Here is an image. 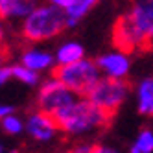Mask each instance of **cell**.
<instances>
[{"label": "cell", "mask_w": 153, "mask_h": 153, "mask_svg": "<svg viewBox=\"0 0 153 153\" xmlns=\"http://www.w3.org/2000/svg\"><path fill=\"white\" fill-rule=\"evenodd\" d=\"M0 153H4V148H2V144H0Z\"/></svg>", "instance_id": "25"}, {"label": "cell", "mask_w": 153, "mask_h": 153, "mask_svg": "<svg viewBox=\"0 0 153 153\" xmlns=\"http://www.w3.org/2000/svg\"><path fill=\"white\" fill-rule=\"evenodd\" d=\"M76 96L78 94H74L65 83H61L57 78H52V79H46L39 87L37 107H39V111H45L53 116L61 109L76 102Z\"/></svg>", "instance_id": "6"}, {"label": "cell", "mask_w": 153, "mask_h": 153, "mask_svg": "<svg viewBox=\"0 0 153 153\" xmlns=\"http://www.w3.org/2000/svg\"><path fill=\"white\" fill-rule=\"evenodd\" d=\"M98 2H100V0H74L72 6L68 9H65V11H67V28L76 26L83 17H87V13H89Z\"/></svg>", "instance_id": "13"}, {"label": "cell", "mask_w": 153, "mask_h": 153, "mask_svg": "<svg viewBox=\"0 0 153 153\" xmlns=\"http://www.w3.org/2000/svg\"><path fill=\"white\" fill-rule=\"evenodd\" d=\"M9 79H13V74H11V67H6V65H0V85L7 83Z\"/></svg>", "instance_id": "17"}, {"label": "cell", "mask_w": 153, "mask_h": 153, "mask_svg": "<svg viewBox=\"0 0 153 153\" xmlns=\"http://www.w3.org/2000/svg\"><path fill=\"white\" fill-rule=\"evenodd\" d=\"M94 148V144H78V146H74L70 153H91Z\"/></svg>", "instance_id": "19"}, {"label": "cell", "mask_w": 153, "mask_h": 153, "mask_svg": "<svg viewBox=\"0 0 153 153\" xmlns=\"http://www.w3.org/2000/svg\"><path fill=\"white\" fill-rule=\"evenodd\" d=\"M83 57H85V50L79 42H76V41L65 42L56 52V63L57 65H70V63H76Z\"/></svg>", "instance_id": "12"}, {"label": "cell", "mask_w": 153, "mask_h": 153, "mask_svg": "<svg viewBox=\"0 0 153 153\" xmlns=\"http://www.w3.org/2000/svg\"><path fill=\"white\" fill-rule=\"evenodd\" d=\"M11 113H13L11 105H0V120H2L4 116H7V114H11Z\"/></svg>", "instance_id": "21"}, {"label": "cell", "mask_w": 153, "mask_h": 153, "mask_svg": "<svg viewBox=\"0 0 153 153\" xmlns=\"http://www.w3.org/2000/svg\"><path fill=\"white\" fill-rule=\"evenodd\" d=\"M118 52L133 53L153 48V0H133L129 11L120 15L111 31Z\"/></svg>", "instance_id": "1"}, {"label": "cell", "mask_w": 153, "mask_h": 153, "mask_svg": "<svg viewBox=\"0 0 153 153\" xmlns=\"http://www.w3.org/2000/svg\"><path fill=\"white\" fill-rule=\"evenodd\" d=\"M91 153H120L116 148H113V146H103V144H94V148H92V151Z\"/></svg>", "instance_id": "18"}, {"label": "cell", "mask_w": 153, "mask_h": 153, "mask_svg": "<svg viewBox=\"0 0 153 153\" xmlns=\"http://www.w3.org/2000/svg\"><path fill=\"white\" fill-rule=\"evenodd\" d=\"M129 91H131L129 81L120 79V78H107L105 76V78H100L92 85V89L89 91V94L85 98H89L92 103L102 107L109 114L116 116L118 109L126 102Z\"/></svg>", "instance_id": "5"}, {"label": "cell", "mask_w": 153, "mask_h": 153, "mask_svg": "<svg viewBox=\"0 0 153 153\" xmlns=\"http://www.w3.org/2000/svg\"><path fill=\"white\" fill-rule=\"evenodd\" d=\"M135 146L142 153H153V129H142L135 140Z\"/></svg>", "instance_id": "16"}, {"label": "cell", "mask_w": 153, "mask_h": 153, "mask_svg": "<svg viewBox=\"0 0 153 153\" xmlns=\"http://www.w3.org/2000/svg\"><path fill=\"white\" fill-rule=\"evenodd\" d=\"M11 74H13V79H19V81L26 83V85L33 87V85L39 83V72L24 67V65H13V67H11Z\"/></svg>", "instance_id": "14"}, {"label": "cell", "mask_w": 153, "mask_h": 153, "mask_svg": "<svg viewBox=\"0 0 153 153\" xmlns=\"http://www.w3.org/2000/svg\"><path fill=\"white\" fill-rule=\"evenodd\" d=\"M138 113L144 116H153V78L142 79L137 87Z\"/></svg>", "instance_id": "11"}, {"label": "cell", "mask_w": 153, "mask_h": 153, "mask_svg": "<svg viewBox=\"0 0 153 153\" xmlns=\"http://www.w3.org/2000/svg\"><path fill=\"white\" fill-rule=\"evenodd\" d=\"M4 41V26H2V19H0V45Z\"/></svg>", "instance_id": "23"}, {"label": "cell", "mask_w": 153, "mask_h": 153, "mask_svg": "<svg viewBox=\"0 0 153 153\" xmlns=\"http://www.w3.org/2000/svg\"><path fill=\"white\" fill-rule=\"evenodd\" d=\"M53 78H57L61 83H65L68 89L78 94V96H87L92 85L100 79V68L96 61L91 59H79L70 65H57L52 70Z\"/></svg>", "instance_id": "4"}, {"label": "cell", "mask_w": 153, "mask_h": 153, "mask_svg": "<svg viewBox=\"0 0 153 153\" xmlns=\"http://www.w3.org/2000/svg\"><path fill=\"white\" fill-rule=\"evenodd\" d=\"M129 153H142V151H140V149H138V148H137V146L133 144V148H131V149H129Z\"/></svg>", "instance_id": "24"}, {"label": "cell", "mask_w": 153, "mask_h": 153, "mask_svg": "<svg viewBox=\"0 0 153 153\" xmlns=\"http://www.w3.org/2000/svg\"><path fill=\"white\" fill-rule=\"evenodd\" d=\"M7 57V50L4 48V45H0V65L4 63V59Z\"/></svg>", "instance_id": "22"}, {"label": "cell", "mask_w": 153, "mask_h": 153, "mask_svg": "<svg viewBox=\"0 0 153 153\" xmlns=\"http://www.w3.org/2000/svg\"><path fill=\"white\" fill-rule=\"evenodd\" d=\"M53 118H56L59 131L78 137L89 133V131L107 129L114 116L103 111L102 107H98L96 103H92L89 98H81V100H76L65 109H61L59 113H56Z\"/></svg>", "instance_id": "2"}, {"label": "cell", "mask_w": 153, "mask_h": 153, "mask_svg": "<svg viewBox=\"0 0 153 153\" xmlns=\"http://www.w3.org/2000/svg\"><path fill=\"white\" fill-rule=\"evenodd\" d=\"M0 127H2L7 135H20L22 129H24V122L11 113V114H7L0 120Z\"/></svg>", "instance_id": "15"}, {"label": "cell", "mask_w": 153, "mask_h": 153, "mask_svg": "<svg viewBox=\"0 0 153 153\" xmlns=\"http://www.w3.org/2000/svg\"><path fill=\"white\" fill-rule=\"evenodd\" d=\"M53 61H56V57L52 56V53L48 52H42V50H26L22 56H20V65H24V67L35 70V72H42V70H48L52 68Z\"/></svg>", "instance_id": "10"}, {"label": "cell", "mask_w": 153, "mask_h": 153, "mask_svg": "<svg viewBox=\"0 0 153 153\" xmlns=\"http://www.w3.org/2000/svg\"><path fill=\"white\" fill-rule=\"evenodd\" d=\"M96 65L100 68V72H103L107 78H120V79H124L131 68L129 53L118 52V50L100 56L96 59Z\"/></svg>", "instance_id": "8"}, {"label": "cell", "mask_w": 153, "mask_h": 153, "mask_svg": "<svg viewBox=\"0 0 153 153\" xmlns=\"http://www.w3.org/2000/svg\"><path fill=\"white\" fill-rule=\"evenodd\" d=\"M72 2H74V0H48V4L57 6V7H61V9H68V7L72 6Z\"/></svg>", "instance_id": "20"}, {"label": "cell", "mask_w": 153, "mask_h": 153, "mask_svg": "<svg viewBox=\"0 0 153 153\" xmlns=\"http://www.w3.org/2000/svg\"><path fill=\"white\" fill-rule=\"evenodd\" d=\"M67 28V11L57 6H37L22 20V37L30 42H42L57 37Z\"/></svg>", "instance_id": "3"}, {"label": "cell", "mask_w": 153, "mask_h": 153, "mask_svg": "<svg viewBox=\"0 0 153 153\" xmlns=\"http://www.w3.org/2000/svg\"><path fill=\"white\" fill-rule=\"evenodd\" d=\"M35 7L37 0H0V19H24Z\"/></svg>", "instance_id": "9"}, {"label": "cell", "mask_w": 153, "mask_h": 153, "mask_svg": "<svg viewBox=\"0 0 153 153\" xmlns=\"http://www.w3.org/2000/svg\"><path fill=\"white\" fill-rule=\"evenodd\" d=\"M24 129H26V133L37 142H48L56 137L57 131H59V127L56 124V118L48 113H45V111L31 113L26 120V124H24Z\"/></svg>", "instance_id": "7"}]
</instances>
